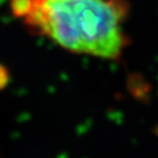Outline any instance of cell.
I'll list each match as a JSON object with an SVG mask.
<instances>
[{"label":"cell","mask_w":158,"mask_h":158,"mask_svg":"<svg viewBox=\"0 0 158 158\" xmlns=\"http://www.w3.org/2000/svg\"><path fill=\"white\" fill-rule=\"evenodd\" d=\"M124 0H34L27 25L70 52L116 58L126 45Z\"/></svg>","instance_id":"6da1fadb"},{"label":"cell","mask_w":158,"mask_h":158,"mask_svg":"<svg viewBox=\"0 0 158 158\" xmlns=\"http://www.w3.org/2000/svg\"><path fill=\"white\" fill-rule=\"evenodd\" d=\"M34 5V0H11L10 9L18 18H27L31 13Z\"/></svg>","instance_id":"7a4b0ae2"},{"label":"cell","mask_w":158,"mask_h":158,"mask_svg":"<svg viewBox=\"0 0 158 158\" xmlns=\"http://www.w3.org/2000/svg\"><path fill=\"white\" fill-rule=\"evenodd\" d=\"M9 72L3 65L0 64V90H2L3 88L7 87L9 84Z\"/></svg>","instance_id":"3957f363"}]
</instances>
